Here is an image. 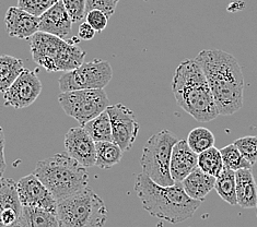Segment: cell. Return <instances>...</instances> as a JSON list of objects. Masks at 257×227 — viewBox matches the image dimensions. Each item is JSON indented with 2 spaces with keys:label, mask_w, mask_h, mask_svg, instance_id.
I'll return each mask as SVG.
<instances>
[{
  "label": "cell",
  "mask_w": 257,
  "mask_h": 227,
  "mask_svg": "<svg viewBox=\"0 0 257 227\" xmlns=\"http://www.w3.org/2000/svg\"><path fill=\"white\" fill-rule=\"evenodd\" d=\"M196 59L205 72L219 115L230 116L240 110L244 78L236 58L220 50H204Z\"/></svg>",
  "instance_id": "obj_1"
},
{
  "label": "cell",
  "mask_w": 257,
  "mask_h": 227,
  "mask_svg": "<svg viewBox=\"0 0 257 227\" xmlns=\"http://www.w3.org/2000/svg\"><path fill=\"white\" fill-rule=\"evenodd\" d=\"M135 191L150 215L172 224L191 218L201 204V201L192 199L185 192L182 182L160 186L145 173L137 175Z\"/></svg>",
  "instance_id": "obj_2"
},
{
  "label": "cell",
  "mask_w": 257,
  "mask_h": 227,
  "mask_svg": "<svg viewBox=\"0 0 257 227\" xmlns=\"http://www.w3.org/2000/svg\"><path fill=\"white\" fill-rule=\"evenodd\" d=\"M172 92L177 105L197 121L209 122L219 116L205 72L196 58L183 60L177 66Z\"/></svg>",
  "instance_id": "obj_3"
},
{
  "label": "cell",
  "mask_w": 257,
  "mask_h": 227,
  "mask_svg": "<svg viewBox=\"0 0 257 227\" xmlns=\"http://www.w3.org/2000/svg\"><path fill=\"white\" fill-rule=\"evenodd\" d=\"M34 174L42 181L57 202L88 187L89 174L68 153H57L38 162Z\"/></svg>",
  "instance_id": "obj_4"
},
{
  "label": "cell",
  "mask_w": 257,
  "mask_h": 227,
  "mask_svg": "<svg viewBox=\"0 0 257 227\" xmlns=\"http://www.w3.org/2000/svg\"><path fill=\"white\" fill-rule=\"evenodd\" d=\"M33 61L47 72H68L84 63L85 53L77 45L39 31L30 42Z\"/></svg>",
  "instance_id": "obj_5"
},
{
  "label": "cell",
  "mask_w": 257,
  "mask_h": 227,
  "mask_svg": "<svg viewBox=\"0 0 257 227\" xmlns=\"http://www.w3.org/2000/svg\"><path fill=\"white\" fill-rule=\"evenodd\" d=\"M59 227H103L107 220L104 201L89 186L57 202Z\"/></svg>",
  "instance_id": "obj_6"
},
{
  "label": "cell",
  "mask_w": 257,
  "mask_h": 227,
  "mask_svg": "<svg viewBox=\"0 0 257 227\" xmlns=\"http://www.w3.org/2000/svg\"><path fill=\"white\" fill-rule=\"evenodd\" d=\"M177 141L179 139L171 131L161 130L151 136L144 146L140 157L143 173L158 185L167 187L175 183L171 176L170 163Z\"/></svg>",
  "instance_id": "obj_7"
},
{
  "label": "cell",
  "mask_w": 257,
  "mask_h": 227,
  "mask_svg": "<svg viewBox=\"0 0 257 227\" xmlns=\"http://www.w3.org/2000/svg\"><path fill=\"white\" fill-rule=\"evenodd\" d=\"M58 103L66 115L75 118L81 127L109 106L108 97L104 89L62 92L58 95Z\"/></svg>",
  "instance_id": "obj_8"
},
{
  "label": "cell",
  "mask_w": 257,
  "mask_h": 227,
  "mask_svg": "<svg viewBox=\"0 0 257 227\" xmlns=\"http://www.w3.org/2000/svg\"><path fill=\"white\" fill-rule=\"evenodd\" d=\"M113 69L107 60L93 59L85 61L77 69L65 72L58 79L62 92L78 90H100L111 82Z\"/></svg>",
  "instance_id": "obj_9"
},
{
  "label": "cell",
  "mask_w": 257,
  "mask_h": 227,
  "mask_svg": "<svg viewBox=\"0 0 257 227\" xmlns=\"http://www.w3.org/2000/svg\"><path fill=\"white\" fill-rule=\"evenodd\" d=\"M106 112L111 119L113 141L123 152L130 151L138 137L140 129L134 112L120 103L109 105Z\"/></svg>",
  "instance_id": "obj_10"
},
{
  "label": "cell",
  "mask_w": 257,
  "mask_h": 227,
  "mask_svg": "<svg viewBox=\"0 0 257 227\" xmlns=\"http://www.w3.org/2000/svg\"><path fill=\"white\" fill-rule=\"evenodd\" d=\"M42 88V82L36 72L24 68L21 75L4 93L5 106L16 109L29 107L38 100Z\"/></svg>",
  "instance_id": "obj_11"
},
{
  "label": "cell",
  "mask_w": 257,
  "mask_h": 227,
  "mask_svg": "<svg viewBox=\"0 0 257 227\" xmlns=\"http://www.w3.org/2000/svg\"><path fill=\"white\" fill-rule=\"evenodd\" d=\"M17 189L22 206L40 207L56 213V199L34 174L22 177L17 182Z\"/></svg>",
  "instance_id": "obj_12"
},
{
  "label": "cell",
  "mask_w": 257,
  "mask_h": 227,
  "mask_svg": "<svg viewBox=\"0 0 257 227\" xmlns=\"http://www.w3.org/2000/svg\"><path fill=\"white\" fill-rule=\"evenodd\" d=\"M65 148L70 157L84 167L95 166V142L82 127L71 128L65 136Z\"/></svg>",
  "instance_id": "obj_13"
},
{
  "label": "cell",
  "mask_w": 257,
  "mask_h": 227,
  "mask_svg": "<svg viewBox=\"0 0 257 227\" xmlns=\"http://www.w3.org/2000/svg\"><path fill=\"white\" fill-rule=\"evenodd\" d=\"M22 212L17 182L11 178H0V227H16Z\"/></svg>",
  "instance_id": "obj_14"
},
{
  "label": "cell",
  "mask_w": 257,
  "mask_h": 227,
  "mask_svg": "<svg viewBox=\"0 0 257 227\" xmlns=\"http://www.w3.org/2000/svg\"><path fill=\"white\" fill-rule=\"evenodd\" d=\"M39 29L41 32L52 34L65 41L71 38L72 21L64 7L62 0L40 17Z\"/></svg>",
  "instance_id": "obj_15"
},
{
  "label": "cell",
  "mask_w": 257,
  "mask_h": 227,
  "mask_svg": "<svg viewBox=\"0 0 257 227\" xmlns=\"http://www.w3.org/2000/svg\"><path fill=\"white\" fill-rule=\"evenodd\" d=\"M5 23L10 38L27 40L40 31V18L28 14L19 7H10L7 10Z\"/></svg>",
  "instance_id": "obj_16"
},
{
  "label": "cell",
  "mask_w": 257,
  "mask_h": 227,
  "mask_svg": "<svg viewBox=\"0 0 257 227\" xmlns=\"http://www.w3.org/2000/svg\"><path fill=\"white\" fill-rule=\"evenodd\" d=\"M198 167V154L192 151L187 141L179 140L171 156L170 171L174 182H182L192 171Z\"/></svg>",
  "instance_id": "obj_17"
},
{
  "label": "cell",
  "mask_w": 257,
  "mask_h": 227,
  "mask_svg": "<svg viewBox=\"0 0 257 227\" xmlns=\"http://www.w3.org/2000/svg\"><path fill=\"white\" fill-rule=\"evenodd\" d=\"M236 203L243 208L257 207V185L252 168L235 171Z\"/></svg>",
  "instance_id": "obj_18"
},
{
  "label": "cell",
  "mask_w": 257,
  "mask_h": 227,
  "mask_svg": "<svg viewBox=\"0 0 257 227\" xmlns=\"http://www.w3.org/2000/svg\"><path fill=\"white\" fill-rule=\"evenodd\" d=\"M216 177L204 173L199 167L195 168L182 181L185 192L194 200L203 201L208 193L215 188Z\"/></svg>",
  "instance_id": "obj_19"
},
{
  "label": "cell",
  "mask_w": 257,
  "mask_h": 227,
  "mask_svg": "<svg viewBox=\"0 0 257 227\" xmlns=\"http://www.w3.org/2000/svg\"><path fill=\"white\" fill-rule=\"evenodd\" d=\"M16 227H59V222L55 212L40 207L22 206Z\"/></svg>",
  "instance_id": "obj_20"
},
{
  "label": "cell",
  "mask_w": 257,
  "mask_h": 227,
  "mask_svg": "<svg viewBox=\"0 0 257 227\" xmlns=\"http://www.w3.org/2000/svg\"><path fill=\"white\" fill-rule=\"evenodd\" d=\"M24 70L23 61L10 55L0 56V92L5 93Z\"/></svg>",
  "instance_id": "obj_21"
},
{
  "label": "cell",
  "mask_w": 257,
  "mask_h": 227,
  "mask_svg": "<svg viewBox=\"0 0 257 227\" xmlns=\"http://www.w3.org/2000/svg\"><path fill=\"white\" fill-rule=\"evenodd\" d=\"M96 161L95 166L101 169H109L117 165L123 157V150L114 141L95 142Z\"/></svg>",
  "instance_id": "obj_22"
},
{
  "label": "cell",
  "mask_w": 257,
  "mask_h": 227,
  "mask_svg": "<svg viewBox=\"0 0 257 227\" xmlns=\"http://www.w3.org/2000/svg\"><path fill=\"white\" fill-rule=\"evenodd\" d=\"M84 129L94 142H105V141H113L112 125L108 113L104 110L99 116H96L92 120L88 121L83 125Z\"/></svg>",
  "instance_id": "obj_23"
},
{
  "label": "cell",
  "mask_w": 257,
  "mask_h": 227,
  "mask_svg": "<svg viewBox=\"0 0 257 227\" xmlns=\"http://www.w3.org/2000/svg\"><path fill=\"white\" fill-rule=\"evenodd\" d=\"M215 189L219 197L226 203L235 205L236 203V190H235V171L224 167L221 173L216 178Z\"/></svg>",
  "instance_id": "obj_24"
},
{
  "label": "cell",
  "mask_w": 257,
  "mask_h": 227,
  "mask_svg": "<svg viewBox=\"0 0 257 227\" xmlns=\"http://www.w3.org/2000/svg\"><path fill=\"white\" fill-rule=\"evenodd\" d=\"M198 167L204 173L217 178L224 168L220 150L216 146H212L198 154Z\"/></svg>",
  "instance_id": "obj_25"
},
{
  "label": "cell",
  "mask_w": 257,
  "mask_h": 227,
  "mask_svg": "<svg viewBox=\"0 0 257 227\" xmlns=\"http://www.w3.org/2000/svg\"><path fill=\"white\" fill-rule=\"evenodd\" d=\"M187 144L196 154H200L204 151L215 146V136L205 127H197L189 132Z\"/></svg>",
  "instance_id": "obj_26"
},
{
  "label": "cell",
  "mask_w": 257,
  "mask_h": 227,
  "mask_svg": "<svg viewBox=\"0 0 257 227\" xmlns=\"http://www.w3.org/2000/svg\"><path fill=\"white\" fill-rule=\"evenodd\" d=\"M220 153H221L224 167L226 168L234 171L244 168H252V164L243 157L241 152L238 151L234 144H229L224 146L223 149L220 150Z\"/></svg>",
  "instance_id": "obj_27"
},
{
  "label": "cell",
  "mask_w": 257,
  "mask_h": 227,
  "mask_svg": "<svg viewBox=\"0 0 257 227\" xmlns=\"http://www.w3.org/2000/svg\"><path fill=\"white\" fill-rule=\"evenodd\" d=\"M238 151L241 152L243 157L253 165L257 162V137L246 136L236 139L233 143Z\"/></svg>",
  "instance_id": "obj_28"
},
{
  "label": "cell",
  "mask_w": 257,
  "mask_h": 227,
  "mask_svg": "<svg viewBox=\"0 0 257 227\" xmlns=\"http://www.w3.org/2000/svg\"><path fill=\"white\" fill-rule=\"evenodd\" d=\"M54 4H56L54 0H18V7L38 18L50 9Z\"/></svg>",
  "instance_id": "obj_29"
},
{
  "label": "cell",
  "mask_w": 257,
  "mask_h": 227,
  "mask_svg": "<svg viewBox=\"0 0 257 227\" xmlns=\"http://www.w3.org/2000/svg\"><path fill=\"white\" fill-rule=\"evenodd\" d=\"M72 23L80 22L87 14V0H62Z\"/></svg>",
  "instance_id": "obj_30"
},
{
  "label": "cell",
  "mask_w": 257,
  "mask_h": 227,
  "mask_svg": "<svg viewBox=\"0 0 257 227\" xmlns=\"http://www.w3.org/2000/svg\"><path fill=\"white\" fill-rule=\"evenodd\" d=\"M85 20H87L85 22L90 24V26L95 30V32L101 33L102 31L105 30V28L107 27L108 18L104 12L93 9L85 14Z\"/></svg>",
  "instance_id": "obj_31"
},
{
  "label": "cell",
  "mask_w": 257,
  "mask_h": 227,
  "mask_svg": "<svg viewBox=\"0 0 257 227\" xmlns=\"http://www.w3.org/2000/svg\"><path fill=\"white\" fill-rule=\"evenodd\" d=\"M118 2L119 0H87V12L93 9L100 10L109 19L115 14Z\"/></svg>",
  "instance_id": "obj_32"
},
{
  "label": "cell",
  "mask_w": 257,
  "mask_h": 227,
  "mask_svg": "<svg viewBox=\"0 0 257 227\" xmlns=\"http://www.w3.org/2000/svg\"><path fill=\"white\" fill-rule=\"evenodd\" d=\"M95 30L88 24L87 22H83L80 24L79 27V31H78V38L79 40L82 41H90L92 40L95 36Z\"/></svg>",
  "instance_id": "obj_33"
},
{
  "label": "cell",
  "mask_w": 257,
  "mask_h": 227,
  "mask_svg": "<svg viewBox=\"0 0 257 227\" xmlns=\"http://www.w3.org/2000/svg\"><path fill=\"white\" fill-rule=\"evenodd\" d=\"M0 155H5V133L2 126H0Z\"/></svg>",
  "instance_id": "obj_34"
},
{
  "label": "cell",
  "mask_w": 257,
  "mask_h": 227,
  "mask_svg": "<svg viewBox=\"0 0 257 227\" xmlns=\"http://www.w3.org/2000/svg\"><path fill=\"white\" fill-rule=\"evenodd\" d=\"M6 167H7V164H6L5 155H0V178H2L3 175L5 174Z\"/></svg>",
  "instance_id": "obj_35"
},
{
  "label": "cell",
  "mask_w": 257,
  "mask_h": 227,
  "mask_svg": "<svg viewBox=\"0 0 257 227\" xmlns=\"http://www.w3.org/2000/svg\"><path fill=\"white\" fill-rule=\"evenodd\" d=\"M252 173H253V175H254L256 185H257V162L252 166ZM256 215H257V207H256Z\"/></svg>",
  "instance_id": "obj_36"
},
{
  "label": "cell",
  "mask_w": 257,
  "mask_h": 227,
  "mask_svg": "<svg viewBox=\"0 0 257 227\" xmlns=\"http://www.w3.org/2000/svg\"><path fill=\"white\" fill-rule=\"evenodd\" d=\"M54 2H55V3H58V2H60V0H54Z\"/></svg>",
  "instance_id": "obj_37"
}]
</instances>
